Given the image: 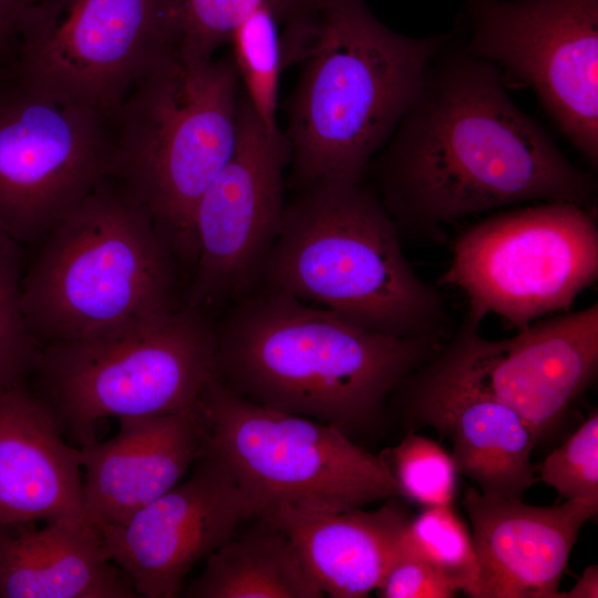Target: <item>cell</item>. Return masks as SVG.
<instances>
[{
    "label": "cell",
    "instance_id": "cell-15",
    "mask_svg": "<svg viewBox=\"0 0 598 598\" xmlns=\"http://www.w3.org/2000/svg\"><path fill=\"white\" fill-rule=\"evenodd\" d=\"M190 476L125 520L99 528L137 596L175 598L192 568L258 511L228 467L202 451Z\"/></svg>",
    "mask_w": 598,
    "mask_h": 598
},
{
    "label": "cell",
    "instance_id": "cell-20",
    "mask_svg": "<svg viewBox=\"0 0 598 598\" xmlns=\"http://www.w3.org/2000/svg\"><path fill=\"white\" fill-rule=\"evenodd\" d=\"M259 518L289 537L323 596L332 598H364L377 590L402 551L410 519L391 502L371 512L280 506Z\"/></svg>",
    "mask_w": 598,
    "mask_h": 598
},
{
    "label": "cell",
    "instance_id": "cell-16",
    "mask_svg": "<svg viewBox=\"0 0 598 598\" xmlns=\"http://www.w3.org/2000/svg\"><path fill=\"white\" fill-rule=\"evenodd\" d=\"M478 564L475 598H555L597 498L535 506L467 487L462 499Z\"/></svg>",
    "mask_w": 598,
    "mask_h": 598
},
{
    "label": "cell",
    "instance_id": "cell-6",
    "mask_svg": "<svg viewBox=\"0 0 598 598\" xmlns=\"http://www.w3.org/2000/svg\"><path fill=\"white\" fill-rule=\"evenodd\" d=\"M240 91L231 54L178 55L137 83L114 117L111 176L147 212L175 259L193 266L195 209L234 152Z\"/></svg>",
    "mask_w": 598,
    "mask_h": 598
},
{
    "label": "cell",
    "instance_id": "cell-13",
    "mask_svg": "<svg viewBox=\"0 0 598 598\" xmlns=\"http://www.w3.org/2000/svg\"><path fill=\"white\" fill-rule=\"evenodd\" d=\"M289 164L283 132L267 128L241 86L234 152L195 209L186 306L208 312L256 289L282 220Z\"/></svg>",
    "mask_w": 598,
    "mask_h": 598
},
{
    "label": "cell",
    "instance_id": "cell-22",
    "mask_svg": "<svg viewBox=\"0 0 598 598\" xmlns=\"http://www.w3.org/2000/svg\"><path fill=\"white\" fill-rule=\"evenodd\" d=\"M257 518V526L235 534L205 559L202 574L183 590L184 597H323L289 537Z\"/></svg>",
    "mask_w": 598,
    "mask_h": 598
},
{
    "label": "cell",
    "instance_id": "cell-24",
    "mask_svg": "<svg viewBox=\"0 0 598 598\" xmlns=\"http://www.w3.org/2000/svg\"><path fill=\"white\" fill-rule=\"evenodd\" d=\"M402 543L443 573L458 591L475 598L478 564L473 538L452 505L425 507L409 519Z\"/></svg>",
    "mask_w": 598,
    "mask_h": 598
},
{
    "label": "cell",
    "instance_id": "cell-26",
    "mask_svg": "<svg viewBox=\"0 0 598 598\" xmlns=\"http://www.w3.org/2000/svg\"><path fill=\"white\" fill-rule=\"evenodd\" d=\"M23 247L0 229V393L25 388L39 349L22 309Z\"/></svg>",
    "mask_w": 598,
    "mask_h": 598
},
{
    "label": "cell",
    "instance_id": "cell-12",
    "mask_svg": "<svg viewBox=\"0 0 598 598\" xmlns=\"http://www.w3.org/2000/svg\"><path fill=\"white\" fill-rule=\"evenodd\" d=\"M462 45L528 84L565 137L598 163V0H463Z\"/></svg>",
    "mask_w": 598,
    "mask_h": 598
},
{
    "label": "cell",
    "instance_id": "cell-2",
    "mask_svg": "<svg viewBox=\"0 0 598 598\" xmlns=\"http://www.w3.org/2000/svg\"><path fill=\"white\" fill-rule=\"evenodd\" d=\"M441 348L257 287L217 324L215 378L243 399L351 436L379 425L390 394Z\"/></svg>",
    "mask_w": 598,
    "mask_h": 598
},
{
    "label": "cell",
    "instance_id": "cell-5",
    "mask_svg": "<svg viewBox=\"0 0 598 598\" xmlns=\"http://www.w3.org/2000/svg\"><path fill=\"white\" fill-rule=\"evenodd\" d=\"M38 245L22 278V309L38 347L114 332L182 307L175 257L112 176Z\"/></svg>",
    "mask_w": 598,
    "mask_h": 598
},
{
    "label": "cell",
    "instance_id": "cell-29",
    "mask_svg": "<svg viewBox=\"0 0 598 598\" xmlns=\"http://www.w3.org/2000/svg\"><path fill=\"white\" fill-rule=\"evenodd\" d=\"M375 592L381 598H451L458 589L443 573L402 543L400 556Z\"/></svg>",
    "mask_w": 598,
    "mask_h": 598
},
{
    "label": "cell",
    "instance_id": "cell-7",
    "mask_svg": "<svg viewBox=\"0 0 598 598\" xmlns=\"http://www.w3.org/2000/svg\"><path fill=\"white\" fill-rule=\"evenodd\" d=\"M217 324L182 306L114 332L39 347L31 377L63 435L80 446L105 417L178 412L215 378Z\"/></svg>",
    "mask_w": 598,
    "mask_h": 598
},
{
    "label": "cell",
    "instance_id": "cell-8",
    "mask_svg": "<svg viewBox=\"0 0 598 598\" xmlns=\"http://www.w3.org/2000/svg\"><path fill=\"white\" fill-rule=\"evenodd\" d=\"M203 450L216 455L264 512L346 511L400 495L383 456L336 426L243 399L216 378L202 391Z\"/></svg>",
    "mask_w": 598,
    "mask_h": 598
},
{
    "label": "cell",
    "instance_id": "cell-27",
    "mask_svg": "<svg viewBox=\"0 0 598 598\" xmlns=\"http://www.w3.org/2000/svg\"><path fill=\"white\" fill-rule=\"evenodd\" d=\"M389 454L401 496L424 507L453 504L458 471L437 442L409 432Z\"/></svg>",
    "mask_w": 598,
    "mask_h": 598
},
{
    "label": "cell",
    "instance_id": "cell-17",
    "mask_svg": "<svg viewBox=\"0 0 598 598\" xmlns=\"http://www.w3.org/2000/svg\"><path fill=\"white\" fill-rule=\"evenodd\" d=\"M118 422L115 436L79 448L85 516L99 528L125 520L176 486L205 441L198 402L178 412Z\"/></svg>",
    "mask_w": 598,
    "mask_h": 598
},
{
    "label": "cell",
    "instance_id": "cell-28",
    "mask_svg": "<svg viewBox=\"0 0 598 598\" xmlns=\"http://www.w3.org/2000/svg\"><path fill=\"white\" fill-rule=\"evenodd\" d=\"M539 480L565 499H598V413L580 426L539 466Z\"/></svg>",
    "mask_w": 598,
    "mask_h": 598
},
{
    "label": "cell",
    "instance_id": "cell-11",
    "mask_svg": "<svg viewBox=\"0 0 598 598\" xmlns=\"http://www.w3.org/2000/svg\"><path fill=\"white\" fill-rule=\"evenodd\" d=\"M114 118L0 76V229L38 245L104 178Z\"/></svg>",
    "mask_w": 598,
    "mask_h": 598
},
{
    "label": "cell",
    "instance_id": "cell-9",
    "mask_svg": "<svg viewBox=\"0 0 598 598\" xmlns=\"http://www.w3.org/2000/svg\"><path fill=\"white\" fill-rule=\"evenodd\" d=\"M181 0H58L20 35L3 75L115 117L131 90L179 55Z\"/></svg>",
    "mask_w": 598,
    "mask_h": 598
},
{
    "label": "cell",
    "instance_id": "cell-31",
    "mask_svg": "<svg viewBox=\"0 0 598 598\" xmlns=\"http://www.w3.org/2000/svg\"><path fill=\"white\" fill-rule=\"evenodd\" d=\"M598 597V567L588 566L576 584L567 591H558L555 598H597Z\"/></svg>",
    "mask_w": 598,
    "mask_h": 598
},
{
    "label": "cell",
    "instance_id": "cell-18",
    "mask_svg": "<svg viewBox=\"0 0 598 598\" xmlns=\"http://www.w3.org/2000/svg\"><path fill=\"white\" fill-rule=\"evenodd\" d=\"M408 416L451 441L457 471L483 494L522 498L535 483L537 439L523 417L434 362L413 385Z\"/></svg>",
    "mask_w": 598,
    "mask_h": 598
},
{
    "label": "cell",
    "instance_id": "cell-4",
    "mask_svg": "<svg viewBox=\"0 0 598 598\" xmlns=\"http://www.w3.org/2000/svg\"><path fill=\"white\" fill-rule=\"evenodd\" d=\"M257 287L388 336L441 343L447 330L443 298L412 268L398 225L362 182L321 179L299 189Z\"/></svg>",
    "mask_w": 598,
    "mask_h": 598
},
{
    "label": "cell",
    "instance_id": "cell-25",
    "mask_svg": "<svg viewBox=\"0 0 598 598\" xmlns=\"http://www.w3.org/2000/svg\"><path fill=\"white\" fill-rule=\"evenodd\" d=\"M321 0H181L183 40L179 56L203 62L229 42L237 25L261 7H270L285 23L317 11Z\"/></svg>",
    "mask_w": 598,
    "mask_h": 598
},
{
    "label": "cell",
    "instance_id": "cell-32",
    "mask_svg": "<svg viewBox=\"0 0 598 598\" xmlns=\"http://www.w3.org/2000/svg\"><path fill=\"white\" fill-rule=\"evenodd\" d=\"M2 71H3V69L0 66V76H1V74H2Z\"/></svg>",
    "mask_w": 598,
    "mask_h": 598
},
{
    "label": "cell",
    "instance_id": "cell-23",
    "mask_svg": "<svg viewBox=\"0 0 598 598\" xmlns=\"http://www.w3.org/2000/svg\"><path fill=\"white\" fill-rule=\"evenodd\" d=\"M285 22L270 7H261L241 21L230 35L231 56L243 90L271 132L277 124L279 82L290 66Z\"/></svg>",
    "mask_w": 598,
    "mask_h": 598
},
{
    "label": "cell",
    "instance_id": "cell-1",
    "mask_svg": "<svg viewBox=\"0 0 598 598\" xmlns=\"http://www.w3.org/2000/svg\"><path fill=\"white\" fill-rule=\"evenodd\" d=\"M380 199L399 223L433 229L525 202L594 209L596 183L519 110L501 70L453 32L377 154Z\"/></svg>",
    "mask_w": 598,
    "mask_h": 598
},
{
    "label": "cell",
    "instance_id": "cell-3",
    "mask_svg": "<svg viewBox=\"0 0 598 598\" xmlns=\"http://www.w3.org/2000/svg\"><path fill=\"white\" fill-rule=\"evenodd\" d=\"M447 37L401 34L365 0H321L287 101L291 185L362 182Z\"/></svg>",
    "mask_w": 598,
    "mask_h": 598
},
{
    "label": "cell",
    "instance_id": "cell-30",
    "mask_svg": "<svg viewBox=\"0 0 598 598\" xmlns=\"http://www.w3.org/2000/svg\"><path fill=\"white\" fill-rule=\"evenodd\" d=\"M42 0H0V66L7 70L14 61L19 39L37 16Z\"/></svg>",
    "mask_w": 598,
    "mask_h": 598
},
{
    "label": "cell",
    "instance_id": "cell-19",
    "mask_svg": "<svg viewBox=\"0 0 598 598\" xmlns=\"http://www.w3.org/2000/svg\"><path fill=\"white\" fill-rule=\"evenodd\" d=\"M79 448L25 388L0 393V525L87 519Z\"/></svg>",
    "mask_w": 598,
    "mask_h": 598
},
{
    "label": "cell",
    "instance_id": "cell-21",
    "mask_svg": "<svg viewBox=\"0 0 598 598\" xmlns=\"http://www.w3.org/2000/svg\"><path fill=\"white\" fill-rule=\"evenodd\" d=\"M128 576L87 519L0 525L1 598H133Z\"/></svg>",
    "mask_w": 598,
    "mask_h": 598
},
{
    "label": "cell",
    "instance_id": "cell-14",
    "mask_svg": "<svg viewBox=\"0 0 598 598\" xmlns=\"http://www.w3.org/2000/svg\"><path fill=\"white\" fill-rule=\"evenodd\" d=\"M433 361L518 413L537 442L549 435L598 367V306L542 318L512 338L487 340L465 321Z\"/></svg>",
    "mask_w": 598,
    "mask_h": 598
},
{
    "label": "cell",
    "instance_id": "cell-10",
    "mask_svg": "<svg viewBox=\"0 0 598 598\" xmlns=\"http://www.w3.org/2000/svg\"><path fill=\"white\" fill-rule=\"evenodd\" d=\"M598 276L592 210L544 202L476 223L454 241L440 282L463 291L466 321L497 315L517 330L567 312Z\"/></svg>",
    "mask_w": 598,
    "mask_h": 598
}]
</instances>
